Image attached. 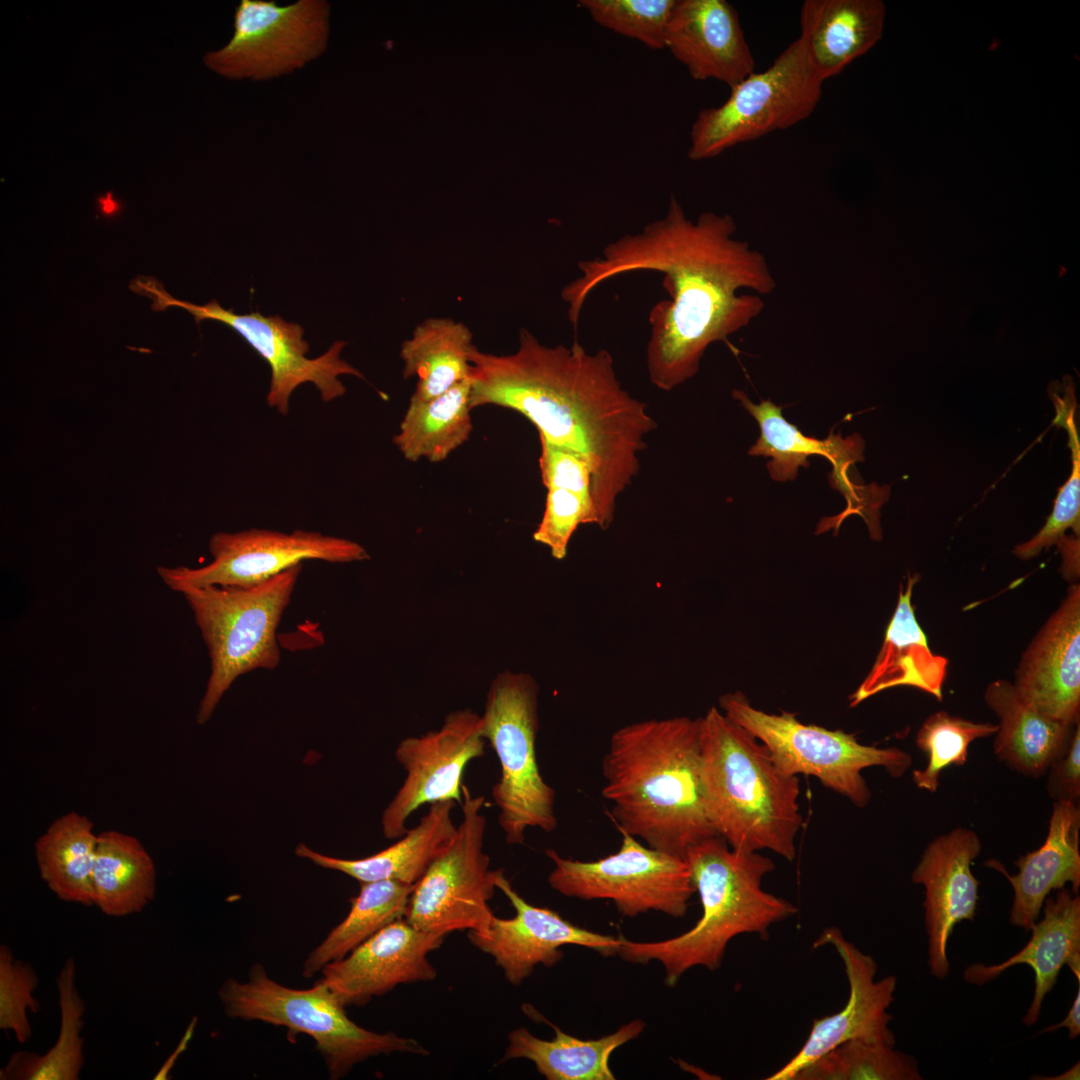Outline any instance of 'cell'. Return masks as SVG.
Masks as SVG:
<instances>
[{
    "label": "cell",
    "mask_w": 1080,
    "mask_h": 1080,
    "mask_svg": "<svg viewBox=\"0 0 1080 1080\" xmlns=\"http://www.w3.org/2000/svg\"><path fill=\"white\" fill-rule=\"evenodd\" d=\"M445 936L399 919L324 966L319 980L345 1008L366 1005L400 984L434 980L437 970L428 954L442 945Z\"/></svg>",
    "instance_id": "ac0fdd59"
},
{
    "label": "cell",
    "mask_w": 1080,
    "mask_h": 1080,
    "mask_svg": "<svg viewBox=\"0 0 1080 1080\" xmlns=\"http://www.w3.org/2000/svg\"><path fill=\"white\" fill-rule=\"evenodd\" d=\"M484 796L462 787V820L446 848L414 884L404 919L415 928L447 935L484 929L494 916L489 901L495 870L483 851Z\"/></svg>",
    "instance_id": "7c38bea8"
},
{
    "label": "cell",
    "mask_w": 1080,
    "mask_h": 1080,
    "mask_svg": "<svg viewBox=\"0 0 1080 1080\" xmlns=\"http://www.w3.org/2000/svg\"><path fill=\"white\" fill-rule=\"evenodd\" d=\"M301 569L298 564L250 588L209 585L179 591L193 613L210 658V675L196 715L198 724L211 718L239 676L279 665L277 628Z\"/></svg>",
    "instance_id": "8992f818"
},
{
    "label": "cell",
    "mask_w": 1080,
    "mask_h": 1080,
    "mask_svg": "<svg viewBox=\"0 0 1080 1080\" xmlns=\"http://www.w3.org/2000/svg\"><path fill=\"white\" fill-rule=\"evenodd\" d=\"M823 83L796 38L765 70L752 72L730 88L721 105L698 113L690 130L688 158L711 159L804 121L818 106Z\"/></svg>",
    "instance_id": "9c48e42d"
},
{
    "label": "cell",
    "mask_w": 1080,
    "mask_h": 1080,
    "mask_svg": "<svg viewBox=\"0 0 1080 1080\" xmlns=\"http://www.w3.org/2000/svg\"><path fill=\"white\" fill-rule=\"evenodd\" d=\"M832 945L840 956L849 983V997L837 1013L814 1019L801 1049L768 1080H792L795 1074L829 1050L848 1040L888 1046L895 1044L887 1009L894 1001L896 977L875 981L877 963L847 941L838 928L824 930L813 947Z\"/></svg>",
    "instance_id": "e0dca14e"
},
{
    "label": "cell",
    "mask_w": 1080,
    "mask_h": 1080,
    "mask_svg": "<svg viewBox=\"0 0 1080 1080\" xmlns=\"http://www.w3.org/2000/svg\"><path fill=\"white\" fill-rule=\"evenodd\" d=\"M732 396L740 401L758 422L760 436L748 454L771 458L767 468L773 480H794L799 467L809 466L808 457L823 456L833 465V488L842 492L847 500L848 505L843 515L863 512L862 503L857 496V486L848 476L850 466L864 459L863 441L859 436L843 438L840 433L830 432L825 439L810 437L788 422L782 415V407L771 400L755 404L741 390H734Z\"/></svg>",
    "instance_id": "7402d4cb"
},
{
    "label": "cell",
    "mask_w": 1080,
    "mask_h": 1080,
    "mask_svg": "<svg viewBox=\"0 0 1080 1080\" xmlns=\"http://www.w3.org/2000/svg\"><path fill=\"white\" fill-rule=\"evenodd\" d=\"M485 743L481 716L470 709L449 713L438 730L403 739L395 757L406 777L382 814L384 836L402 837L407 819L422 805L462 803L465 768L484 754Z\"/></svg>",
    "instance_id": "9a60e30c"
},
{
    "label": "cell",
    "mask_w": 1080,
    "mask_h": 1080,
    "mask_svg": "<svg viewBox=\"0 0 1080 1080\" xmlns=\"http://www.w3.org/2000/svg\"><path fill=\"white\" fill-rule=\"evenodd\" d=\"M555 1031L552 1040L518 1027L508 1034V1045L499 1063L526 1059L548 1080H614L609 1060L620 1046L637 1038L645 1023L636 1019L598 1039L582 1040L563 1032L544 1019Z\"/></svg>",
    "instance_id": "f1b7e54d"
},
{
    "label": "cell",
    "mask_w": 1080,
    "mask_h": 1080,
    "mask_svg": "<svg viewBox=\"0 0 1080 1080\" xmlns=\"http://www.w3.org/2000/svg\"><path fill=\"white\" fill-rule=\"evenodd\" d=\"M329 5L299 0L279 6L274 1L242 0L234 15L231 40L208 52L205 64L231 78L264 80L291 73L321 55L328 39Z\"/></svg>",
    "instance_id": "4fadbf2b"
},
{
    "label": "cell",
    "mask_w": 1080,
    "mask_h": 1080,
    "mask_svg": "<svg viewBox=\"0 0 1080 1080\" xmlns=\"http://www.w3.org/2000/svg\"><path fill=\"white\" fill-rule=\"evenodd\" d=\"M1044 903V916L1030 928L1032 936L1023 949L1000 964H972L964 972L967 982L983 985L1012 966L1029 965L1035 975V987L1023 1018L1026 1025L1038 1021L1043 1000L1053 989L1064 965L1070 967L1080 982V898L1062 888Z\"/></svg>",
    "instance_id": "cb8c5ba5"
},
{
    "label": "cell",
    "mask_w": 1080,
    "mask_h": 1080,
    "mask_svg": "<svg viewBox=\"0 0 1080 1080\" xmlns=\"http://www.w3.org/2000/svg\"><path fill=\"white\" fill-rule=\"evenodd\" d=\"M1080 982H1078L1077 995L1072 1003V1006L1067 1016L1060 1022L1047 1027L1041 1032H1053L1060 1028H1067L1069 1030V1038L1074 1039L1080 1034Z\"/></svg>",
    "instance_id": "ee69618b"
},
{
    "label": "cell",
    "mask_w": 1080,
    "mask_h": 1080,
    "mask_svg": "<svg viewBox=\"0 0 1080 1080\" xmlns=\"http://www.w3.org/2000/svg\"><path fill=\"white\" fill-rule=\"evenodd\" d=\"M473 334L463 323L431 317L418 324L400 349L403 377H416L413 397H437L471 376Z\"/></svg>",
    "instance_id": "f546056e"
},
{
    "label": "cell",
    "mask_w": 1080,
    "mask_h": 1080,
    "mask_svg": "<svg viewBox=\"0 0 1080 1080\" xmlns=\"http://www.w3.org/2000/svg\"><path fill=\"white\" fill-rule=\"evenodd\" d=\"M676 0H581L600 26L651 49L665 48L667 24Z\"/></svg>",
    "instance_id": "74e56055"
},
{
    "label": "cell",
    "mask_w": 1080,
    "mask_h": 1080,
    "mask_svg": "<svg viewBox=\"0 0 1080 1080\" xmlns=\"http://www.w3.org/2000/svg\"><path fill=\"white\" fill-rule=\"evenodd\" d=\"M1013 685L1039 713L1068 725L1079 723V584L1069 586L1059 607L1022 654Z\"/></svg>",
    "instance_id": "ffe728a7"
},
{
    "label": "cell",
    "mask_w": 1080,
    "mask_h": 1080,
    "mask_svg": "<svg viewBox=\"0 0 1080 1080\" xmlns=\"http://www.w3.org/2000/svg\"><path fill=\"white\" fill-rule=\"evenodd\" d=\"M979 836L957 827L933 839L911 874L913 883L925 888V926L928 934V965L938 979L949 974L947 944L956 924L974 920L980 882L971 864L981 852Z\"/></svg>",
    "instance_id": "d6986e66"
},
{
    "label": "cell",
    "mask_w": 1080,
    "mask_h": 1080,
    "mask_svg": "<svg viewBox=\"0 0 1080 1080\" xmlns=\"http://www.w3.org/2000/svg\"><path fill=\"white\" fill-rule=\"evenodd\" d=\"M619 832V850L594 861L564 858L547 849L545 854L554 863L548 876L550 887L566 897L610 900L626 917L648 911L684 917L696 892L685 857L653 849Z\"/></svg>",
    "instance_id": "30bf717a"
},
{
    "label": "cell",
    "mask_w": 1080,
    "mask_h": 1080,
    "mask_svg": "<svg viewBox=\"0 0 1080 1080\" xmlns=\"http://www.w3.org/2000/svg\"><path fill=\"white\" fill-rule=\"evenodd\" d=\"M156 880L155 863L136 837L116 830L98 834L92 884L94 906L103 914L142 912L155 897Z\"/></svg>",
    "instance_id": "4dcf8cb0"
},
{
    "label": "cell",
    "mask_w": 1080,
    "mask_h": 1080,
    "mask_svg": "<svg viewBox=\"0 0 1080 1080\" xmlns=\"http://www.w3.org/2000/svg\"><path fill=\"white\" fill-rule=\"evenodd\" d=\"M664 46L698 81L732 88L755 71L739 15L725 0H676Z\"/></svg>",
    "instance_id": "44dd1931"
},
{
    "label": "cell",
    "mask_w": 1080,
    "mask_h": 1080,
    "mask_svg": "<svg viewBox=\"0 0 1080 1080\" xmlns=\"http://www.w3.org/2000/svg\"><path fill=\"white\" fill-rule=\"evenodd\" d=\"M1065 427L1069 434V446L1072 451V472L1067 482L1059 489L1054 508L1045 525L1028 541L1015 546L1013 553L1022 560L1031 559L1047 549L1072 528L1076 536L1080 531V444L1074 422V408L1068 410Z\"/></svg>",
    "instance_id": "ab89813d"
},
{
    "label": "cell",
    "mask_w": 1080,
    "mask_h": 1080,
    "mask_svg": "<svg viewBox=\"0 0 1080 1080\" xmlns=\"http://www.w3.org/2000/svg\"><path fill=\"white\" fill-rule=\"evenodd\" d=\"M38 981L29 963L15 959L8 946H0V1029L12 1031L21 1044L32 1036L28 1011L37 1013L40 1009L34 997Z\"/></svg>",
    "instance_id": "f35d334b"
},
{
    "label": "cell",
    "mask_w": 1080,
    "mask_h": 1080,
    "mask_svg": "<svg viewBox=\"0 0 1080 1080\" xmlns=\"http://www.w3.org/2000/svg\"><path fill=\"white\" fill-rule=\"evenodd\" d=\"M1080 808L1078 802L1055 800L1044 843L1036 850L1019 856L1018 868L1010 875L996 860L987 864L1003 873L1013 891L1009 921L1013 926L1030 930L1039 917L1052 890L1071 883L1072 893L1080 887Z\"/></svg>",
    "instance_id": "603a6c76"
},
{
    "label": "cell",
    "mask_w": 1080,
    "mask_h": 1080,
    "mask_svg": "<svg viewBox=\"0 0 1080 1080\" xmlns=\"http://www.w3.org/2000/svg\"><path fill=\"white\" fill-rule=\"evenodd\" d=\"M1079 1070H1080V1069H1079V1062H1078V1063H1077L1076 1065H1074V1066H1073L1072 1068H1070V1069H1069L1068 1071L1064 1072V1073H1063V1074H1061V1075H1058V1077H1034V1079H1050V1080H1051V1079H1053V1080H1059V1079H1060V1080L1079 1079V1078H1080V1077H1079V1075H1080V1074H1079Z\"/></svg>",
    "instance_id": "f6af8a7d"
},
{
    "label": "cell",
    "mask_w": 1080,
    "mask_h": 1080,
    "mask_svg": "<svg viewBox=\"0 0 1080 1080\" xmlns=\"http://www.w3.org/2000/svg\"><path fill=\"white\" fill-rule=\"evenodd\" d=\"M130 288L150 298L155 311L181 307L191 313L198 324L210 319L235 330L269 365L271 377L267 404L283 416L288 415L292 393L304 383L314 384L321 399L329 402L346 392L339 376L352 375L364 379L358 369L341 358L345 341H336L322 355L308 358L306 354L310 346L303 339V328L280 316H263L259 312L237 314L232 309H224L216 300L204 305L178 300L159 281L149 277L136 278Z\"/></svg>",
    "instance_id": "8fae6325"
},
{
    "label": "cell",
    "mask_w": 1080,
    "mask_h": 1080,
    "mask_svg": "<svg viewBox=\"0 0 1080 1080\" xmlns=\"http://www.w3.org/2000/svg\"><path fill=\"white\" fill-rule=\"evenodd\" d=\"M60 1028L55 1044L45 1053L16 1051L0 1069L1 1080H78L85 1062V1004L76 986V964L68 958L58 974Z\"/></svg>",
    "instance_id": "e575fe53"
},
{
    "label": "cell",
    "mask_w": 1080,
    "mask_h": 1080,
    "mask_svg": "<svg viewBox=\"0 0 1080 1080\" xmlns=\"http://www.w3.org/2000/svg\"><path fill=\"white\" fill-rule=\"evenodd\" d=\"M212 561L201 567L157 568L170 589L209 585L250 588L261 585L305 560L351 563L370 558L359 543L315 531L291 533L251 528L211 536Z\"/></svg>",
    "instance_id": "5bb4252c"
},
{
    "label": "cell",
    "mask_w": 1080,
    "mask_h": 1080,
    "mask_svg": "<svg viewBox=\"0 0 1080 1080\" xmlns=\"http://www.w3.org/2000/svg\"><path fill=\"white\" fill-rule=\"evenodd\" d=\"M719 706L765 745L782 773L813 776L857 807L866 806L871 798L863 769L879 766L899 778L912 764L911 755L899 748L864 745L842 730L804 724L790 712L766 713L753 707L740 691L722 695Z\"/></svg>",
    "instance_id": "ba28073f"
},
{
    "label": "cell",
    "mask_w": 1080,
    "mask_h": 1080,
    "mask_svg": "<svg viewBox=\"0 0 1080 1080\" xmlns=\"http://www.w3.org/2000/svg\"><path fill=\"white\" fill-rule=\"evenodd\" d=\"M591 498L565 488H548L541 521L533 533L534 541L546 546L551 556L563 560L570 540L582 524L596 525Z\"/></svg>",
    "instance_id": "60d3db41"
},
{
    "label": "cell",
    "mask_w": 1080,
    "mask_h": 1080,
    "mask_svg": "<svg viewBox=\"0 0 1080 1080\" xmlns=\"http://www.w3.org/2000/svg\"><path fill=\"white\" fill-rule=\"evenodd\" d=\"M471 377L428 400L411 396L393 442L411 462L439 463L463 445L473 430Z\"/></svg>",
    "instance_id": "1f68e13d"
},
{
    "label": "cell",
    "mask_w": 1080,
    "mask_h": 1080,
    "mask_svg": "<svg viewBox=\"0 0 1080 1080\" xmlns=\"http://www.w3.org/2000/svg\"><path fill=\"white\" fill-rule=\"evenodd\" d=\"M684 857L702 906L695 925L676 937L655 942L618 936L617 955L631 963L660 962L668 987H674L693 967L718 969L734 937L745 933L762 937L772 924L798 911L788 900L762 889L763 877L775 865L759 852L732 849L716 835L690 846Z\"/></svg>",
    "instance_id": "3957f363"
},
{
    "label": "cell",
    "mask_w": 1080,
    "mask_h": 1080,
    "mask_svg": "<svg viewBox=\"0 0 1080 1080\" xmlns=\"http://www.w3.org/2000/svg\"><path fill=\"white\" fill-rule=\"evenodd\" d=\"M1047 790L1055 800L1078 802L1080 796V723L1072 733L1066 751L1047 770Z\"/></svg>",
    "instance_id": "7bdbcfd3"
},
{
    "label": "cell",
    "mask_w": 1080,
    "mask_h": 1080,
    "mask_svg": "<svg viewBox=\"0 0 1080 1080\" xmlns=\"http://www.w3.org/2000/svg\"><path fill=\"white\" fill-rule=\"evenodd\" d=\"M98 834L93 822L75 811L55 819L35 842L42 880L62 901L93 906L92 874Z\"/></svg>",
    "instance_id": "d6a6232c"
},
{
    "label": "cell",
    "mask_w": 1080,
    "mask_h": 1080,
    "mask_svg": "<svg viewBox=\"0 0 1080 1080\" xmlns=\"http://www.w3.org/2000/svg\"><path fill=\"white\" fill-rule=\"evenodd\" d=\"M540 446L539 466L546 489L565 488L593 500L591 472L586 461L543 438H540Z\"/></svg>",
    "instance_id": "b9f144b4"
},
{
    "label": "cell",
    "mask_w": 1080,
    "mask_h": 1080,
    "mask_svg": "<svg viewBox=\"0 0 1080 1080\" xmlns=\"http://www.w3.org/2000/svg\"><path fill=\"white\" fill-rule=\"evenodd\" d=\"M496 888L515 909L512 918L495 915L481 930L468 931L470 943L490 955L515 986L523 983L537 965L551 967L564 956V945H578L600 953L617 955L619 938L599 934L564 919L546 907L528 903L512 887L502 869L495 870Z\"/></svg>",
    "instance_id": "2e32d148"
},
{
    "label": "cell",
    "mask_w": 1080,
    "mask_h": 1080,
    "mask_svg": "<svg viewBox=\"0 0 1080 1080\" xmlns=\"http://www.w3.org/2000/svg\"><path fill=\"white\" fill-rule=\"evenodd\" d=\"M602 796L619 831L684 856L716 836L700 773V718L648 719L618 728L602 759Z\"/></svg>",
    "instance_id": "7a4b0ae2"
},
{
    "label": "cell",
    "mask_w": 1080,
    "mask_h": 1080,
    "mask_svg": "<svg viewBox=\"0 0 1080 1080\" xmlns=\"http://www.w3.org/2000/svg\"><path fill=\"white\" fill-rule=\"evenodd\" d=\"M736 231L729 214L707 211L689 219L672 194L664 217L578 263L580 275L561 291L569 321L577 327L587 298L605 281L636 271L662 274L670 299L649 312L646 366L655 387L673 390L697 374L711 344L758 317L761 296L777 286L765 256L736 239Z\"/></svg>",
    "instance_id": "6da1fadb"
},
{
    "label": "cell",
    "mask_w": 1080,
    "mask_h": 1080,
    "mask_svg": "<svg viewBox=\"0 0 1080 1080\" xmlns=\"http://www.w3.org/2000/svg\"><path fill=\"white\" fill-rule=\"evenodd\" d=\"M218 997L230 1018L284 1027L292 1042L298 1034L310 1036L332 1080L345 1077L357 1064L378 1055L430 1054L413 1038L374 1032L356 1024L319 979L310 988H291L272 979L260 963L251 966L244 982L227 978Z\"/></svg>",
    "instance_id": "5b68a950"
},
{
    "label": "cell",
    "mask_w": 1080,
    "mask_h": 1080,
    "mask_svg": "<svg viewBox=\"0 0 1080 1080\" xmlns=\"http://www.w3.org/2000/svg\"><path fill=\"white\" fill-rule=\"evenodd\" d=\"M538 697V683L530 674L503 671L492 681L480 715L482 735L500 764L492 797L511 845L522 844L529 828L552 832L557 827L555 791L537 761Z\"/></svg>",
    "instance_id": "52a82bcc"
},
{
    "label": "cell",
    "mask_w": 1080,
    "mask_h": 1080,
    "mask_svg": "<svg viewBox=\"0 0 1080 1080\" xmlns=\"http://www.w3.org/2000/svg\"><path fill=\"white\" fill-rule=\"evenodd\" d=\"M997 730L998 724L973 722L943 710L928 716L915 739L917 747L928 758L924 769L912 772L916 787L935 793L942 771L950 765H964L969 745L977 739L994 735Z\"/></svg>",
    "instance_id": "8d00e7d4"
},
{
    "label": "cell",
    "mask_w": 1080,
    "mask_h": 1080,
    "mask_svg": "<svg viewBox=\"0 0 1080 1080\" xmlns=\"http://www.w3.org/2000/svg\"><path fill=\"white\" fill-rule=\"evenodd\" d=\"M454 801L430 804L417 826L407 830L399 841L371 856L343 859L316 852L299 843L295 854L315 865L342 872L360 883L395 880L415 884L430 863L446 848L455 835L451 813Z\"/></svg>",
    "instance_id": "4316f807"
},
{
    "label": "cell",
    "mask_w": 1080,
    "mask_h": 1080,
    "mask_svg": "<svg viewBox=\"0 0 1080 1080\" xmlns=\"http://www.w3.org/2000/svg\"><path fill=\"white\" fill-rule=\"evenodd\" d=\"M885 14L880 0H805L798 38L817 75L835 77L868 52L882 37Z\"/></svg>",
    "instance_id": "d4e9b609"
},
{
    "label": "cell",
    "mask_w": 1080,
    "mask_h": 1080,
    "mask_svg": "<svg viewBox=\"0 0 1080 1080\" xmlns=\"http://www.w3.org/2000/svg\"><path fill=\"white\" fill-rule=\"evenodd\" d=\"M414 885L395 880L360 883L350 910L308 954L302 975L311 978L327 964L342 959L390 923L403 919Z\"/></svg>",
    "instance_id": "836d02e7"
},
{
    "label": "cell",
    "mask_w": 1080,
    "mask_h": 1080,
    "mask_svg": "<svg viewBox=\"0 0 1080 1080\" xmlns=\"http://www.w3.org/2000/svg\"><path fill=\"white\" fill-rule=\"evenodd\" d=\"M700 773L709 820L732 849L795 858L798 777L782 773L765 745L715 706L700 718Z\"/></svg>",
    "instance_id": "277c9868"
},
{
    "label": "cell",
    "mask_w": 1080,
    "mask_h": 1080,
    "mask_svg": "<svg viewBox=\"0 0 1080 1080\" xmlns=\"http://www.w3.org/2000/svg\"><path fill=\"white\" fill-rule=\"evenodd\" d=\"M917 1061L880 1043L848 1040L799 1070L792 1080H921Z\"/></svg>",
    "instance_id": "d590c367"
},
{
    "label": "cell",
    "mask_w": 1080,
    "mask_h": 1080,
    "mask_svg": "<svg viewBox=\"0 0 1080 1080\" xmlns=\"http://www.w3.org/2000/svg\"><path fill=\"white\" fill-rule=\"evenodd\" d=\"M918 576L900 585L898 602L870 672L849 697L854 707L871 696L896 686H912L942 700L948 660L928 646L911 603Z\"/></svg>",
    "instance_id": "484cf974"
},
{
    "label": "cell",
    "mask_w": 1080,
    "mask_h": 1080,
    "mask_svg": "<svg viewBox=\"0 0 1080 1080\" xmlns=\"http://www.w3.org/2000/svg\"><path fill=\"white\" fill-rule=\"evenodd\" d=\"M984 700L1000 721L994 754L1012 770L1039 778L1066 751L1076 725L1039 713L1021 699L1013 683L992 681Z\"/></svg>",
    "instance_id": "83f0119b"
}]
</instances>
